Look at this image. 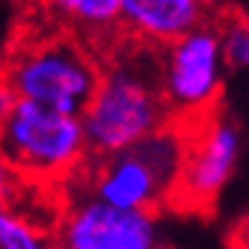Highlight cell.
Returning <instances> with one entry per match:
<instances>
[{
    "label": "cell",
    "instance_id": "9",
    "mask_svg": "<svg viewBox=\"0 0 249 249\" xmlns=\"http://www.w3.org/2000/svg\"><path fill=\"white\" fill-rule=\"evenodd\" d=\"M56 13L89 28H107L120 20V0H49Z\"/></svg>",
    "mask_w": 249,
    "mask_h": 249
},
{
    "label": "cell",
    "instance_id": "13",
    "mask_svg": "<svg viewBox=\"0 0 249 249\" xmlns=\"http://www.w3.org/2000/svg\"><path fill=\"white\" fill-rule=\"evenodd\" d=\"M16 102H18V94H16V89L10 87L8 76H0V124H3V122L8 120V115H10V112H13Z\"/></svg>",
    "mask_w": 249,
    "mask_h": 249
},
{
    "label": "cell",
    "instance_id": "7",
    "mask_svg": "<svg viewBox=\"0 0 249 249\" xmlns=\"http://www.w3.org/2000/svg\"><path fill=\"white\" fill-rule=\"evenodd\" d=\"M155 242L153 213L115 209L92 196L74 203L59 231V244L69 249H150Z\"/></svg>",
    "mask_w": 249,
    "mask_h": 249
},
{
    "label": "cell",
    "instance_id": "11",
    "mask_svg": "<svg viewBox=\"0 0 249 249\" xmlns=\"http://www.w3.org/2000/svg\"><path fill=\"white\" fill-rule=\"evenodd\" d=\"M219 31V43H221V56L224 64L231 69H247L249 64V28L244 18H231Z\"/></svg>",
    "mask_w": 249,
    "mask_h": 249
},
{
    "label": "cell",
    "instance_id": "3",
    "mask_svg": "<svg viewBox=\"0 0 249 249\" xmlns=\"http://www.w3.org/2000/svg\"><path fill=\"white\" fill-rule=\"evenodd\" d=\"M0 150L16 173L33 178H64L87 160L82 120L18 99L0 124Z\"/></svg>",
    "mask_w": 249,
    "mask_h": 249
},
{
    "label": "cell",
    "instance_id": "5",
    "mask_svg": "<svg viewBox=\"0 0 249 249\" xmlns=\"http://www.w3.org/2000/svg\"><path fill=\"white\" fill-rule=\"evenodd\" d=\"M224 56L216 26L201 23L168 43L160 61V89L176 122L203 117L219 102Z\"/></svg>",
    "mask_w": 249,
    "mask_h": 249
},
{
    "label": "cell",
    "instance_id": "4",
    "mask_svg": "<svg viewBox=\"0 0 249 249\" xmlns=\"http://www.w3.org/2000/svg\"><path fill=\"white\" fill-rule=\"evenodd\" d=\"M8 82L18 99L82 117L97 89L99 69L74 43L46 41L16 56L8 69Z\"/></svg>",
    "mask_w": 249,
    "mask_h": 249
},
{
    "label": "cell",
    "instance_id": "6",
    "mask_svg": "<svg viewBox=\"0 0 249 249\" xmlns=\"http://www.w3.org/2000/svg\"><path fill=\"white\" fill-rule=\"evenodd\" d=\"M194 122L196 127L183 122L186 153L173 198L183 206L206 209L219 198V194L239 165L242 132L221 112L196 117Z\"/></svg>",
    "mask_w": 249,
    "mask_h": 249
},
{
    "label": "cell",
    "instance_id": "1",
    "mask_svg": "<svg viewBox=\"0 0 249 249\" xmlns=\"http://www.w3.org/2000/svg\"><path fill=\"white\" fill-rule=\"evenodd\" d=\"M79 120L89 155H112L165 127L173 115L160 89V66L122 59L99 71L97 89Z\"/></svg>",
    "mask_w": 249,
    "mask_h": 249
},
{
    "label": "cell",
    "instance_id": "2",
    "mask_svg": "<svg viewBox=\"0 0 249 249\" xmlns=\"http://www.w3.org/2000/svg\"><path fill=\"white\" fill-rule=\"evenodd\" d=\"M183 153L186 124L173 120L124 150L94 155L89 196L115 209L155 213L173 198Z\"/></svg>",
    "mask_w": 249,
    "mask_h": 249
},
{
    "label": "cell",
    "instance_id": "14",
    "mask_svg": "<svg viewBox=\"0 0 249 249\" xmlns=\"http://www.w3.org/2000/svg\"><path fill=\"white\" fill-rule=\"evenodd\" d=\"M150 249H173V247H171V244H160V242H155Z\"/></svg>",
    "mask_w": 249,
    "mask_h": 249
},
{
    "label": "cell",
    "instance_id": "12",
    "mask_svg": "<svg viewBox=\"0 0 249 249\" xmlns=\"http://www.w3.org/2000/svg\"><path fill=\"white\" fill-rule=\"evenodd\" d=\"M16 186H18V173L10 168L3 150H0V211L10 209V203L16 198Z\"/></svg>",
    "mask_w": 249,
    "mask_h": 249
},
{
    "label": "cell",
    "instance_id": "10",
    "mask_svg": "<svg viewBox=\"0 0 249 249\" xmlns=\"http://www.w3.org/2000/svg\"><path fill=\"white\" fill-rule=\"evenodd\" d=\"M49 234L26 216L3 209L0 211V249H51Z\"/></svg>",
    "mask_w": 249,
    "mask_h": 249
},
{
    "label": "cell",
    "instance_id": "15",
    "mask_svg": "<svg viewBox=\"0 0 249 249\" xmlns=\"http://www.w3.org/2000/svg\"><path fill=\"white\" fill-rule=\"evenodd\" d=\"M51 249H69V247H64V244H53Z\"/></svg>",
    "mask_w": 249,
    "mask_h": 249
},
{
    "label": "cell",
    "instance_id": "8",
    "mask_svg": "<svg viewBox=\"0 0 249 249\" xmlns=\"http://www.w3.org/2000/svg\"><path fill=\"white\" fill-rule=\"evenodd\" d=\"M203 18L206 0H120V20L153 43H173Z\"/></svg>",
    "mask_w": 249,
    "mask_h": 249
}]
</instances>
